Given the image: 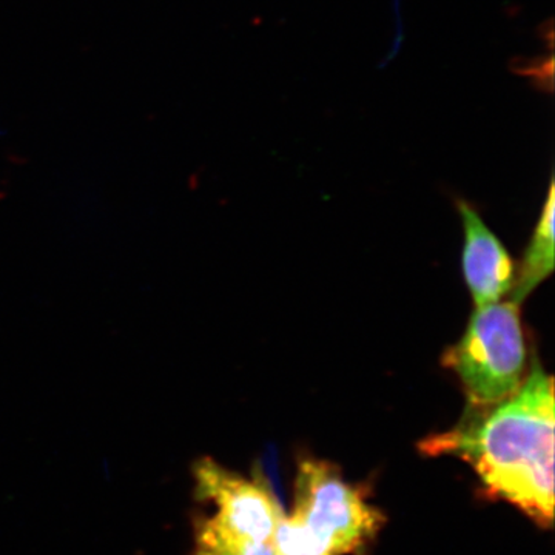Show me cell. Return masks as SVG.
<instances>
[{
    "instance_id": "obj_2",
    "label": "cell",
    "mask_w": 555,
    "mask_h": 555,
    "mask_svg": "<svg viewBox=\"0 0 555 555\" xmlns=\"http://www.w3.org/2000/svg\"><path fill=\"white\" fill-rule=\"evenodd\" d=\"M383 516L324 460L299 462L295 502L272 539L276 555H347L382 529Z\"/></svg>"
},
{
    "instance_id": "obj_3",
    "label": "cell",
    "mask_w": 555,
    "mask_h": 555,
    "mask_svg": "<svg viewBox=\"0 0 555 555\" xmlns=\"http://www.w3.org/2000/svg\"><path fill=\"white\" fill-rule=\"evenodd\" d=\"M526 361L520 306L513 301L477 308L463 337L441 358L462 383L467 409L495 406L513 397L524 385Z\"/></svg>"
},
{
    "instance_id": "obj_1",
    "label": "cell",
    "mask_w": 555,
    "mask_h": 555,
    "mask_svg": "<svg viewBox=\"0 0 555 555\" xmlns=\"http://www.w3.org/2000/svg\"><path fill=\"white\" fill-rule=\"evenodd\" d=\"M554 423V379L535 363L513 397L495 406L467 409L454 429L426 438L420 449L465 460L489 494L551 528Z\"/></svg>"
},
{
    "instance_id": "obj_5",
    "label": "cell",
    "mask_w": 555,
    "mask_h": 555,
    "mask_svg": "<svg viewBox=\"0 0 555 555\" xmlns=\"http://www.w3.org/2000/svg\"><path fill=\"white\" fill-rule=\"evenodd\" d=\"M459 210L465 229L463 276L473 295L474 305L477 308L495 305L513 291L516 280L513 259L485 224L476 208L460 201Z\"/></svg>"
},
{
    "instance_id": "obj_7",
    "label": "cell",
    "mask_w": 555,
    "mask_h": 555,
    "mask_svg": "<svg viewBox=\"0 0 555 555\" xmlns=\"http://www.w3.org/2000/svg\"><path fill=\"white\" fill-rule=\"evenodd\" d=\"M192 555H276L272 543L254 542L228 534L203 517L195 520V546Z\"/></svg>"
},
{
    "instance_id": "obj_4",
    "label": "cell",
    "mask_w": 555,
    "mask_h": 555,
    "mask_svg": "<svg viewBox=\"0 0 555 555\" xmlns=\"http://www.w3.org/2000/svg\"><path fill=\"white\" fill-rule=\"evenodd\" d=\"M195 494L214 513L203 517L228 534L272 543L283 509L268 486L233 473L211 459L195 466Z\"/></svg>"
},
{
    "instance_id": "obj_6",
    "label": "cell",
    "mask_w": 555,
    "mask_h": 555,
    "mask_svg": "<svg viewBox=\"0 0 555 555\" xmlns=\"http://www.w3.org/2000/svg\"><path fill=\"white\" fill-rule=\"evenodd\" d=\"M554 261V181H551L542 217L539 219L531 243L526 248L518 275L514 280L511 301L520 306V302L553 273Z\"/></svg>"
}]
</instances>
